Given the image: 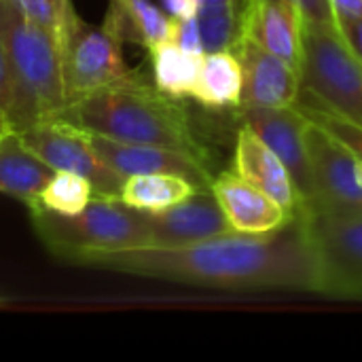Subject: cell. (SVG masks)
I'll list each match as a JSON object with an SVG mask.
<instances>
[{"mask_svg":"<svg viewBox=\"0 0 362 362\" xmlns=\"http://www.w3.org/2000/svg\"><path fill=\"white\" fill-rule=\"evenodd\" d=\"M242 64L233 51L206 53L195 100L214 110H235L242 104Z\"/></svg>","mask_w":362,"mask_h":362,"instance_id":"obj_19","label":"cell"},{"mask_svg":"<svg viewBox=\"0 0 362 362\" xmlns=\"http://www.w3.org/2000/svg\"><path fill=\"white\" fill-rule=\"evenodd\" d=\"M244 34L265 51L301 72L303 17L286 0H250L244 11Z\"/></svg>","mask_w":362,"mask_h":362,"instance_id":"obj_16","label":"cell"},{"mask_svg":"<svg viewBox=\"0 0 362 362\" xmlns=\"http://www.w3.org/2000/svg\"><path fill=\"white\" fill-rule=\"evenodd\" d=\"M59 119L87 134L117 142L163 146L210 163L208 148L180 100L148 85L140 74L72 102Z\"/></svg>","mask_w":362,"mask_h":362,"instance_id":"obj_2","label":"cell"},{"mask_svg":"<svg viewBox=\"0 0 362 362\" xmlns=\"http://www.w3.org/2000/svg\"><path fill=\"white\" fill-rule=\"evenodd\" d=\"M308 153L314 193L305 214H362V159L318 123L310 121ZM299 218V216H297Z\"/></svg>","mask_w":362,"mask_h":362,"instance_id":"obj_7","label":"cell"},{"mask_svg":"<svg viewBox=\"0 0 362 362\" xmlns=\"http://www.w3.org/2000/svg\"><path fill=\"white\" fill-rule=\"evenodd\" d=\"M235 112L242 125L252 129L288 168L303 197V212H305L314 193L312 165L308 153L310 119L301 112L297 104L284 108H238Z\"/></svg>","mask_w":362,"mask_h":362,"instance_id":"obj_10","label":"cell"},{"mask_svg":"<svg viewBox=\"0 0 362 362\" xmlns=\"http://www.w3.org/2000/svg\"><path fill=\"white\" fill-rule=\"evenodd\" d=\"M0 110L6 115L11 127L15 129L19 123V91L2 40H0Z\"/></svg>","mask_w":362,"mask_h":362,"instance_id":"obj_26","label":"cell"},{"mask_svg":"<svg viewBox=\"0 0 362 362\" xmlns=\"http://www.w3.org/2000/svg\"><path fill=\"white\" fill-rule=\"evenodd\" d=\"M102 28L121 42H136L146 51L172 38L174 17L151 0H110Z\"/></svg>","mask_w":362,"mask_h":362,"instance_id":"obj_18","label":"cell"},{"mask_svg":"<svg viewBox=\"0 0 362 362\" xmlns=\"http://www.w3.org/2000/svg\"><path fill=\"white\" fill-rule=\"evenodd\" d=\"M231 51L238 55L244 76L242 104L238 108H284L297 104L303 89L297 68L265 51L246 34Z\"/></svg>","mask_w":362,"mask_h":362,"instance_id":"obj_12","label":"cell"},{"mask_svg":"<svg viewBox=\"0 0 362 362\" xmlns=\"http://www.w3.org/2000/svg\"><path fill=\"white\" fill-rule=\"evenodd\" d=\"M163 8L174 19H187L197 15L199 0H163Z\"/></svg>","mask_w":362,"mask_h":362,"instance_id":"obj_30","label":"cell"},{"mask_svg":"<svg viewBox=\"0 0 362 362\" xmlns=\"http://www.w3.org/2000/svg\"><path fill=\"white\" fill-rule=\"evenodd\" d=\"M0 305H4V301H2V299H0Z\"/></svg>","mask_w":362,"mask_h":362,"instance_id":"obj_34","label":"cell"},{"mask_svg":"<svg viewBox=\"0 0 362 362\" xmlns=\"http://www.w3.org/2000/svg\"><path fill=\"white\" fill-rule=\"evenodd\" d=\"M62 64L68 106L138 74L125 64L121 40L87 21H81L62 45Z\"/></svg>","mask_w":362,"mask_h":362,"instance_id":"obj_9","label":"cell"},{"mask_svg":"<svg viewBox=\"0 0 362 362\" xmlns=\"http://www.w3.org/2000/svg\"><path fill=\"white\" fill-rule=\"evenodd\" d=\"M195 189V182L174 174H136L125 178L119 199L140 212H161L182 199Z\"/></svg>","mask_w":362,"mask_h":362,"instance_id":"obj_21","label":"cell"},{"mask_svg":"<svg viewBox=\"0 0 362 362\" xmlns=\"http://www.w3.org/2000/svg\"><path fill=\"white\" fill-rule=\"evenodd\" d=\"M153 83L170 98H193L206 53H189L174 40H163L148 49Z\"/></svg>","mask_w":362,"mask_h":362,"instance_id":"obj_20","label":"cell"},{"mask_svg":"<svg viewBox=\"0 0 362 362\" xmlns=\"http://www.w3.org/2000/svg\"><path fill=\"white\" fill-rule=\"evenodd\" d=\"M301 83L320 104L362 125V62L335 25L303 23Z\"/></svg>","mask_w":362,"mask_h":362,"instance_id":"obj_5","label":"cell"},{"mask_svg":"<svg viewBox=\"0 0 362 362\" xmlns=\"http://www.w3.org/2000/svg\"><path fill=\"white\" fill-rule=\"evenodd\" d=\"M95 197L93 185L70 172H55L40 193V208L62 216H74Z\"/></svg>","mask_w":362,"mask_h":362,"instance_id":"obj_23","label":"cell"},{"mask_svg":"<svg viewBox=\"0 0 362 362\" xmlns=\"http://www.w3.org/2000/svg\"><path fill=\"white\" fill-rule=\"evenodd\" d=\"M87 142L98 159L121 178L136 174H174L195 182L197 187H210L214 178L208 161L180 151L153 144L117 142L95 134H87Z\"/></svg>","mask_w":362,"mask_h":362,"instance_id":"obj_11","label":"cell"},{"mask_svg":"<svg viewBox=\"0 0 362 362\" xmlns=\"http://www.w3.org/2000/svg\"><path fill=\"white\" fill-rule=\"evenodd\" d=\"M297 106L301 108V112L318 123L320 127H325L329 134H333L341 144H346L350 151H354L362 159V125L333 112L331 108H327L325 104H320L314 95H310L305 89H301V95L297 100Z\"/></svg>","mask_w":362,"mask_h":362,"instance_id":"obj_25","label":"cell"},{"mask_svg":"<svg viewBox=\"0 0 362 362\" xmlns=\"http://www.w3.org/2000/svg\"><path fill=\"white\" fill-rule=\"evenodd\" d=\"M8 129H13V127H11V123H8L6 115L0 110V134H4V132H8Z\"/></svg>","mask_w":362,"mask_h":362,"instance_id":"obj_32","label":"cell"},{"mask_svg":"<svg viewBox=\"0 0 362 362\" xmlns=\"http://www.w3.org/2000/svg\"><path fill=\"white\" fill-rule=\"evenodd\" d=\"M76 263L216 291L316 293V263L301 218L269 233H238L187 244L98 252Z\"/></svg>","mask_w":362,"mask_h":362,"instance_id":"obj_1","label":"cell"},{"mask_svg":"<svg viewBox=\"0 0 362 362\" xmlns=\"http://www.w3.org/2000/svg\"><path fill=\"white\" fill-rule=\"evenodd\" d=\"M13 6L32 23L47 30L57 38L59 45L74 32L83 21L72 4V0H11Z\"/></svg>","mask_w":362,"mask_h":362,"instance_id":"obj_24","label":"cell"},{"mask_svg":"<svg viewBox=\"0 0 362 362\" xmlns=\"http://www.w3.org/2000/svg\"><path fill=\"white\" fill-rule=\"evenodd\" d=\"M25 148L38 155L55 172H70L87 178L98 197H119L125 178L104 165L87 142V134L72 123L53 117L15 129Z\"/></svg>","mask_w":362,"mask_h":362,"instance_id":"obj_8","label":"cell"},{"mask_svg":"<svg viewBox=\"0 0 362 362\" xmlns=\"http://www.w3.org/2000/svg\"><path fill=\"white\" fill-rule=\"evenodd\" d=\"M286 2H291L293 6L299 8L303 23H320V25L337 28V19L333 15L329 0H286Z\"/></svg>","mask_w":362,"mask_h":362,"instance_id":"obj_28","label":"cell"},{"mask_svg":"<svg viewBox=\"0 0 362 362\" xmlns=\"http://www.w3.org/2000/svg\"><path fill=\"white\" fill-rule=\"evenodd\" d=\"M55 170L23 146L15 129L0 134V193L25 204L28 210L40 208V193Z\"/></svg>","mask_w":362,"mask_h":362,"instance_id":"obj_17","label":"cell"},{"mask_svg":"<svg viewBox=\"0 0 362 362\" xmlns=\"http://www.w3.org/2000/svg\"><path fill=\"white\" fill-rule=\"evenodd\" d=\"M34 231L64 261L76 263L87 255L144 248L151 244L146 212L129 208L119 197H93L74 216L30 210Z\"/></svg>","mask_w":362,"mask_h":362,"instance_id":"obj_4","label":"cell"},{"mask_svg":"<svg viewBox=\"0 0 362 362\" xmlns=\"http://www.w3.org/2000/svg\"><path fill=\"white\" fill-rule=\"evenodd\" d=\"M148 223V246L170 248L197 244L231 231L225 212L210 187L195 189L180 204L161 210L146 212Z\"/></svg>","mask_w":362,"mask_h":362,"instance_id":"obj_13","label":"cell"},{"mask_svg":"<svg viewBox=\"0 0 362 362\" xmlns=\"http://www.w3.org/2000/svg\"><path fill=\"white\" fill-rule=\"evenodd\" d=\"M299 218L316 263V293L362 299V214L312 212Z\"/></svg>","mask_w":362,"mask_h":362,"instance_id":"obj_6","label":"cell"},{"mask_svg":"<svg viewBox=\"0 0 362 362\" xmlns=\"http://www.w3.org/2000/svg\"><path fill=\"white\" fill-rule=\"evenodd\" d=\"M233 170L278 202L288 214H303V197L282 159L246 125L238 129L235 136V153H233Z\"/></svg>","mask_w":362,"mask_h":362,"instance_id":"obj_15","label":"cell"},{"mask_svg":"<svg viewBox=\"0 0 362 362\" xmlns=\"http://www.w3.org/2000/svg\"><path fill=\"white\" fill-rule=\"evenodd\" d=\"M335 19H352L362 17V0H329Z\"/></svg>","mask_w":362,"mask_h":362,"instance_id":"obj_31","label":"cell"},{"mask_svg":"<svg viewBox=\"0 0 362 362\" xmlns=\"http://www.w3.org/2000/svg\"><path fill=\"white\" fill-rule=\"evenodd\" d=\"M337 30L348 42V47L354 51V55L362 62V17H352V19H339Z\"/></svg>","mask_w":362,"mask_h":362,"instance_id":"obj_29","label":"cell"},{"mask_svg":"<svg viewBox=\"0 0 362 362\" xmlns=\"http://www.w3.org/2000/svg\"><path fill=\"white\" fill-rule=\"evenodd\" d=\"M180 49L189 51V53H204V42H202V32H199V23H197V15L195 17H187V19H174V28H172V38Z\"/></svg>","mask_w":362,"mask_h":362,"instance_id":"obj_27","label":"cell"},{"mask_svg":"<svg viewBox=\"0 0 362 362\" xmlns=\"http://www.w3.org/2000/svg\"><path fill=\"white\" fill-rule=\"evenodd\" d=\"M244 11L246 2H225L214 6H199L197 23L202 32L204 53L231 51L244 36Z\"/></svg>","mask_w":362,"mask_h":362,"instance_id":"obj_22","label":"cell"},{"mask_svg":"<svg viewBox=\"0 0 362 362\" xmlns=\"http://www.w3.org/2000/svg\"><path fill=\"white\" fill-rule=\"evenodd\" d=\"M244 2H250V0H244Z\"/></svg>","mask_w":362,"mask_h":362,"instance_id":"obj_35","label":"cell"},{"mask_svg":"<svg viewBox=\"0 0 362 362\" xmlns=\"http://www.w3.org/2000/svg\"><path fill=\"white\" fill-rule=\"evenodd\" d=\"M225 2H235V0H199V6H214V4H225Z\"/></svg>","mask_w":362,"mask_h":362,"instance_id":"obj_33","label":"cell"},{"mask_svg":"<svg viewBox=\"0 0 362 362\" xmlns=\"http://www.w3.org/2000/svg\"><path fill=\"white\" fill-rule=\"evenodd\" d=\"M0 40L19 91V123L15 129L59 117L68 98L57 38L28 21L11 0H0Z\"/></svg>","mask_w":362,"mask_h":362,"instance_id":"obj_3","label":"cell"},{"mask_svg":"<svg viewBox=\"0 0 362 362\" xmlns=\"http://www.w3.org/2000/svg\"><path fill=\"white\" fill-rule=\"evenodd\" d=\"M210 189L214 191L231 231L259 235L276 231L297 218L261 189L244 180L235 170L214 176Z\"/></svg>","mask_w":362,"mask_h":362,"instance_id":"obj_14","label":"cell"}]
</instances>
